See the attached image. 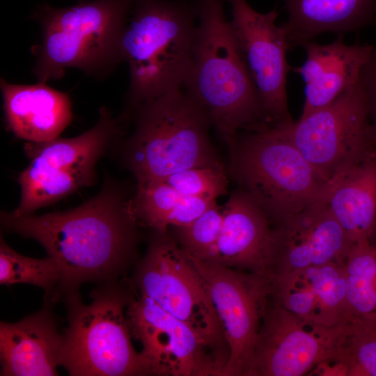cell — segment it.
Instances as JSON below:
<instances>
[{
  "mask_svg": "<svg viewBox=\"0 0 376 376\" xmlns=\"http://www.w3.org/2000/svg\"><path fill=\"white\" fill-rule=\"evenodd\" d=\"M132 200L109 185L74 209L17 217L3 212L1 222L7 230L38 241L56 262L58 301L77 292L84 282L115 281L136 240Z\"/></svg>",
  "mask_w": 376,
  "mask_h": 376,
  "instance_id": "6da1fadb",
  "label": "cell"
},
{
  "mask_svg": "<svg viewBox=\"0 0 376 376\" xmlns=\"http://www.w3.org/2000/svg\"><path fill=\"white\" fill-rule=\"evenodd\" d=\"M195 5L199 24L192 69L182 87L206 111L228 148L240 131L269 120L225 17L223 0H196Z\"/></svg>",
  "mask_w": 376,
  "mask_h": 376,
  "instance_id": "7a4b0ae2",
  "label": "cell"
},
{
  "mask_svg": "<svg viewBox=\"0 0 376 376\" xmlns=\"http://www.w3.org/2000/svg\"><path fill=\"white\" fill-rule=\"evenodd\" d=\"M196 5L183 0H132L119 42L130 86L121 120L142 102L181 88L193 65Z\"/></svg>",
  "mask_w": 376,
  "mask_h": 376,
  "instance_id": "3957f363",
  "label": "cell"
},
{
  "mask_svg": "<svg viewBox=\"0 0 376 376\" xmlns=\"http://www.w3.org/2000/svg\"><path fill=\"white\" fill-rule=\"evenodd\" d=\"M292 124L264 121L242 130L228 147L229 175L273 224L324 201L327 182L293 143Z\"/></svg>",
  "mask_w": 376,
  "mask_h": 376,
  "instance_id": "277c9868",
  "label": "cell"
},
{
  "mask_svg": "<svg viewBox=\"0 0 376 376\" xmlns=\"http://www.w3.org/2000/svg\"><path fill=\"white\" fill-rule=\"evenodd\" d=\"M131 118L134 126L125 157L137 186L223 164L210 140L209 116L182 88L141 103Z\"/></svg>",
  "mask_w": 376,
  "mask_h": 376,
  "instance_id": "5b68a950",
  "label": "cell"
},
{
  "mask_svg": "<svg viewBox=\"0 0 376 376\" xmlns=\"http://www.w3.org/2000/svg\"><path fill=\"white\" fill-rule=\"evenodd\" d=\"M132 0H79L56 8L45 4L31 15L42 27L32 48L39 82L61 78L67 68L102 75L122 61L119 42Z\"/></svg>",
  "mask_w": 376,
  "mask_h": 376,
  "instance_id": "8992f818",
  "label": "cell"
},
{
  "mask_svg": "<svg viewBox=\"0 0 376 376\" xmlns=\"http://www.w3.org/2000/svg\"><path fill=\"white\" fill-rule=\"evenodd\" d=\"M84 304L79 292L65 297L68 326L63 334L59 366L72 376L150 375L134 350L124 310L130 299L114 283L92 292Z\"/></svg>",
  "mask_w": 376,
  "mask_h": 376,
  "instance_id": "52a82bcc",
  "label": "cell"
},
{
  "mask_svg": "<svg viewBox=\"0 0 376 376\" xmlns=\"http://www.w3.org/2000/svg\"><path fill=\"white\" fill-rule=\"evenodd\" d=\"M119 123L103 107L97 123L78 136L27 143L26 151L31 162L19 176V204L9 214L15 217L31 214L93 185L95 164L119 134Z\"/></svg>",
  "mask_w": 376,
  "mask_h": 376,
  "instance_id": "ba28073f",
  "label": "cell"
},
{
  "mask_svg": "<svg viewBox=\"0 0 376 376\" xmlns=\"http://www.w3.org/2000/svg\"><path fill=\"white\" fill-rule=\"evenodd\" d=\"M289 133L303 156L328 182L361 162L376 143L359 78L330 104L294 122Z\"/></svg>",
  "mask_w": 376,
  "mask_h": 376,
  "instance_id": "9c48e42d",
  "label": "cell"
},
{
  "mask_svg": "<svg viewBox=\"0 0 376 376\" xmlns=\"http://www.w3.org/2000/svg\"><path fill=\"white\" fill-rule=\"evenodd\" d=\"M156 233L136 274L141 295L193 327L228 361L221 325L196 271L166 231Z\"/></svg>",
  "mask_w": 376,
  "mask_h": 376,
  "instance_id": "30bf717a",
  "label": "cell"
},
{
  "mask_svg": "<svg viewBox=\"0 0 376 376\" xmlns=\"http://www.w3.org/2000/svg\"><path fill=\"white\" fill-rule=\"evenodd\" d=\"M185 253L207 293L229 348L224 375L247 376L261 323L272 297L271 278L212 263Z\"/></svg>",
  "mask_w": 376,
  "mask_h": 376,
  "instance_id": "8fae6325",
  "label": "cell"
},
{
  "mask_svg": "<svg viewBox=\"0 0 376 376\" xmlns=\"http://www.w3.org/2000/svg\"><path fill=\"white\" fill-rule=\"evenodd\" d=\"M350 322L329 327L308 322L272 295L247 376L315 375L340 356Z\"/></svg>",
  "mask_w": 376,
  "mask_h": 376,
  "instance_id": "7c38bea8",
  "label": "cell"
},
{
  "mask_svg": "<svg viewBox=\"0 0 376 376\" xmlns=\"http://www.w3.org/2000/svg\"><path fill=\"white\" fill-rule=\"evenodd\" d=\"M132 336L151 374L224 375L228 360L188 324L171 315L148 297L129 302L125 313Z\"/></svg>",
  "mask_w": 376,
  "mask_h": 376,
  "instance_id": "4fadbf2b",
  "label": "cell"
},
{
  "mask_svg": "<svg viewBox=\"0 0 376 376\" xmlns=\"http://www.w3.org/2000/svg\"><path fill=\"white\" fill-rule=\"evenodd\" d=\"M231 6V31L242 52L270 122L292 124L286 81L292 67L286 54L290 49L284 29L277 26L279 12L255 10L246 0H226Z\"/></svg>",
  "mask_w": 376,
  "mask_h": 376,
  "instance_id": "5bb4252c",
  "label": "cell"
},
{
  "mask_svg": "<svg viewBox=\"0 0 376 376\" xmlns=\"http://www.w3.org/2000/svg\"><path fill=\"white\" fill-rule=\"evenodd\" d=\"M273 230L272 280L309 267L345 265L353 244L324 201L275 223Z\"/></svg>",
  "mask_w": 376,
  "mask_h": 376,
  "instance_id": "9a60e30c",
  "label": "cell"
},
{
  "mask_svg": "<svg viewBox=\"0 0 376 376\" xmlns=\"http://www.w3.org/2000/svg\"><path fill=\"white\" fill-rule=\"evenodd\" d=\"M220 235L203 260L230 268L269 276L273 224L246 195L235 189L225 204Z\"/></svg>",
  "mask_w": 376,
  "mask_h": 376,
  "instance_id": "2e32d148",
  "label": "cell"
},
{
  "mask_svg": "<svg viewBox=\"0 0 376 376\" xmlns=\"http://www.w3.org/2000/svg\"><path fill=\"white\" fill-rule=\"evenodd\" d=\"M272 281L274 299L304 320L334 327L354 318L346 298L344 265L299 269Z\"/></svg>",
  "mask_w": 376,
  "mask_h": 376,
  "instance_id": "e0dca14e",
  "label": "cell"
},
{
  "mask_svg": "<svg viewBox=\"0 0 376 376\" xmlns=\"http://www.w3.org/2000/svg\"><path fill=\"white\" fill-rule=\"evenodd\" d=\"M301 47L305 50L306 60L301 66L292 68L301 75L305 85L300 118L328 105L356 84L375 48L359 42L347 45L344 35L327 45L311 40Z\"/></svg>",
  "mask_w": 376,
  "mask_h": 376,
  "instance_id": "ac0fdd59",
  "label": "cell"
},
{
  "mask_svg": "<svg viewBox=\"0 0 376 376\" xmlns=\"http://www.w3.org/2000/svg\"><path fill=\"white\" fill-rule=\"evenodd\" d=\"M45 302L19 322L0 323L1 376H55L63 344L57 322Z\"/></svg>",
  "mask_w": 376,
  "mask_h": 376,
  "instance_id": "d6986e66",
  "label": "cell"
},
{
  "mask_svg": "<svg viewBox=\"0 0 376 376\" xmlns=\"http://www.w3.org/2000/svg\"><path fill=\"white\" fill-rule=\"evenodd\" d=\"M7 125L18 138L33 143L54 139L70 124L69 96L46 84L8 83L1 79Z\"/></svg>",
  "mask_w": 376,
  "mask_h": 376,
  "instance_id": "ffe728a7",
  "label": "cell"
},
{
  "mask_svg": "<svg viewBox=\"0 0 376 376\" xmlns=\"http://www.w3.org/2000/svg\"><path fill=\"white\" fill-rule=\"evenodd\" d=\"M288 19L281 26L290 49L318 35H338L376 22V0H283Z\"/></svg>",
  "mask_w": 376,
  "mask_h": 376,
  "instance_id": "44dd1931",
  "label": "cell"
},
{
  "mask_svg": "<svg viewBox=\"0 0 376 376\" xmlns=\"http://www.w3.org/2000/svg\"><path fill=\"white\" fill-rule=\"evenodd\" d=\"M324 201L353 244L370 240L376 227V148L329 182Z\"/></svg>",
  "mask_w": 376,
  "mask_h": 376,
  "instance_id": "7402d4cb",
  "label": "cell"
},
{
  "mask_svg": "<svg viewBox=\"0 0 376 376\" xmlns=\"http://www.w3.org/2000/svg\"><path fill=\"white\" fill-rule=\"evenodd\" d=\"M324 376H376V312L350 321L340 356Z\"/></svg>",
  "mask_w": 376,
  "mask_h": 376,
  "instance_id": "603a6c76",
  "label": "cell"
},
{
  "mask_svg": "<svg viewBox=\"0 0 376 376\" xmlns=\"http://www.w3.org/2000/svg\"><path fill=\"white\" fill-rule=\"evenodd\" d=\"M344 267L346 298L353 316L376 312V247L368 240L354 243Z\"/></svg>",
  "mask_w": 376,
  "mask_h": 376,
  "instance_id": "cb8c5ba5",
  "label": "cell"
},
{
  "mask_svg": "<svg viewBox=\"0 0 376 376\" xmlns=\"http://www.w3.org/2000/svg\"><path fill=\"white\" fill-rule=\"evenodd\" d=\"M60 280L56 262L50 257L36 259L22 256L0 241V283L10 285L28 283L45 291V301L54 304Z\"/></svg>",
  "mask_w": 376,
  "mask_h": 376,
  "instance_id": "d4e9b609",
  "label": "cell"
},
{
  "mask_svg": "<svg viewBox=\"0 0 376 376\" xmlns=\"http://www.w3.org/2000/svg\"><path fill=\"white\" fill-rule=\"evenodd\" d=\"M228 174L224 164H220L190 168L161 180L184 196L217 200L228 194Z\"/></svg>",
  "mask_w": 376,
  "mask_h": 376,
  "instance_id": "484cf974",
  "label": "cell"
},
{
  "mask_svg": "<svg viewBox=\"0 0 376 376\" xmlns=\"http://www.w3.org/2000/svg\"><path fill=\"white\" fill-rule=\"evenodd\" d=\"M222 208L216 203L189 224L178 227L182 249L205 260L214 249L223 224Z\"/></svg>",
  "mask_w": 376,
  "mask_h": 376,
  "instance_id": "4316f807",
  "label": "cell"
},
{
  "mask_svg": "<svg viewBox=\"0 0 376 376\" xmlns=\"http://www.w3.org/2000/svg\"><path fill=\"white\" fill-rule=\"evenodd\" d=\"M359 80L363 89L368 120L376 143V47L363 67Z\"/></svg>",
  "mask_w": 376,
  "mask_h": 376,
  "instance_id": "83f0119b",
  "label": "cell"
},
{
  "mask_svg": "<svg viewBox=\"0 0 376 376\" xmlns=\"http://www.w3.org/2000/svg\"><path fill=\"white\" fill-rule=\"evenodd\" d=\"M369 241L370 243L374 245L376 247V227L375 228V230L373 233L372 234Z\"/></svg>",
  "mask_w": 376,
  "mask_h": 376,
  "instance_id": "f1b7e54d",
  "label": "cell"
},
{
  "mask_svg": "<svg viewBox=\"0 0 376 376\" xmlns=\"http://www.w3.org/2000/svg\"><path fill=\"white\" fill-rule=\"evenodd\" d=\"M375 23H376V22H375Z\"/></svg>",
  "mask_w": 376,
  "mask_h": 376,
  "instance_id": "f546056e",
  "label": "cell"
}]
</instances>
